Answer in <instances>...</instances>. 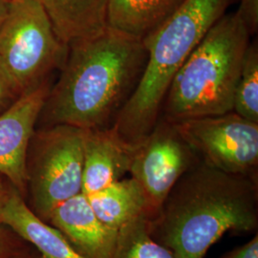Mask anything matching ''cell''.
<instances>
[{"label":"cell","instance_id":"6da1fadb","mask_svg":"<svg viewBox=\"0 0 258 258\" xmlns=\"http://www.w3.org/2000/svg\"><path fill=\"white\" fill-rule=\"evenodd\" d=\"M147 62L142 40L106 27L74 41L51 86L37 123L82 129L112 127L134 92Z\"/></svg>","mask_w":258,"mask_h":258},{"label":"cell","instance_id":"7a4b0ae2","mask_svg":"<svg viewBox=\"0 0 258 258\" xmlns=\"http://www.w3.org/2000/svg\"><path fill=\"white\" fill-rule=\"evenodd\" d=\"M149 235L175 258H205L222 237L256 232L258 180L227 173L200 160L148 218Z\"/></svg>","mask_w":258,"mask_h":258},{"label":"cell","instance_id":"3957f363","mask_svg":"<svg viewBox=\"0 0 258 258\" xmlns=\"http://www.w3.org/2000/svg\"><path fill=\"white\" fill-rule=\"evenodd\" d=\"M231 0H184L154 33L143 39L147 62L128 102L112 128L129 148L154 128L169 85L212 25L226 14Z\"/></svg>","mask_w":258,"mask_h":258},{"label":"cell","instance_id":"277c9868","mask_svg":"<svg viewBox=\"0 0 258 258\" xmlns=\"http://www.w3.org/2000/svg\"><path fill=\"white\" fill-rule=\"evenodd\" d=\"M250 34L239 13L225 14L176 73L160 117L168 122L231 112Z\"/></svg>","mask_w":258,"mask_h":258},{"label":"cell","instance_id":"5b68a950","mask_svg":"<svg viewBox=\"0 0 258 258\" xmlns=\"http://www.w3.org/2000/svg\"><path fill=\"white\" fill-rule=\"evenodd\" d=\"M67 53L68 45L37 0L12 1L0 27V64L21 94L48 82Z\"/></svg>","mask_w":258,"mask_h":258},{"label":"cell","instance_id":"8992f818","mask_svg":"<svg viewBox=\"0 0 258 258\" xmlns=\"http://www.w3.org/2000/svg\"><path fill=\"white\" fill-rule=\"evenodd\" d=\"M83 131L55 124L36 129L31 138L25 202L43 221L59 204L83 192Z\"/></svg>","mask_w":258,"mask_h":258},{"label":"cell","instance_id":"52a82bcc","mask_svg":"<svg viewBox=\"0 0 258 258\" xmlns=\"http://www.w3.org/2000/svg\"><path fill=\"white\" fill-rule=\"evenodd\" d=\"M174 124L204 164L258 180V122L231 111Z\"/></svg>","mask_w":258,"mask_h":258},{"label":"cell","instance_id":"ba28073f","mask_svg":"<svg viewBox=\"0 0 258 258\" xmlns=\"http://www.w3.org/2000/svg\"><path fill=\"white\" fill-rule=\"evenodd\" d=\"M198 161L175 124L161 118L148 136L131 148L128 173L145 194L148 219L156 214L176 183Z\"/></svg>","mask_w":258,"mask_h":258},{"label":"cell","instance_id":"9c48e42d","mask_svg":"<svg viewBox=\"0 0 258 258\" xmlns=\"http://www.w3.org/2000/svg\"><path fill=\"white\" fill-rule=\"evenodd\" d=\"M50 82L21 94L0 114V175L26 198V158L40 112L50 91Z\"/></svg>","mask_w":258,"mask_h":258},{"label":"cell","instance_id":"30bf717a","mask_svg":"<svg viewBox=\"0 0 258 258\" xmlns=\"http://www.w3.org/2000/svg\"><path fill=\"white\" fill-rule=\"evenodd\" d=\"M46 223L60 231L84 258H114L119 231L104 225L81 192L59 204Z\"/></svg>","mask_w":258,"mask_h":258},{"label":"cell","instance_id":"8fae6325","mask_svg":"<svg viewBox=\"0 0 258 258\" xmlns=\"http://www.w3.org/2000/svg\"><path fill=\"white\" fill-rule=\"evenodd\" d=\"M83 194H95L128 173L131 148L114 129H83Z\"/></svg>","mask_w":258,"mask_h":258},{"label":"cell","instance_id":"7c38bea8","mask_svg":"<svg viewBox=\"0 0 258 258\" xmlns=\"http://www.w3.org/2000/svg\"><path fill=\"white\" fill-rule=\"evenodd\" d=\"M0 223L25 240L41 258H84L60 231L30 210L24 198L12 184L0 210Z\"/></svg>","mask_w":258,"mask_h":258},{"label":"cell","instance_id":"4fadbf2b","mask_svg":"<svg viewBox=\"0 0 258 258\" xmlns=\"http://www.w3.org/2000/svg\"><path fill=\"white\" fill-rule=\"evenodd\" d=\"M65 44L102 33L108 0H37Z\"/></svg>","mask_w":258,"mask_h":258},{"label":"cell","instance_id":"5bb4252c","mask_svg":"<svg viewBox=\"0 0 258 258\" xmlns=\"http://www.w3.org/2000/svg\"><path fill=\"white\" fill-rule=\"evenodd\" d=\"M184 0H108L106 27L143 40L169 19Z\"/></svg>","mask_w":258,"mask_h":258},{"label":"cell","instance_id":"9a60e30c","mask_svg":"<svg viewBox=\"0 0 258 258\" xmlns=\"http://www.w3.org/2000/svg\"><path fill=\"white\" fill-rule=\"evenodd\" d=\"M86 196L98 218L117 231L141 214H147L145 194L132 177L122 178Z\"/></svg>","mask_w":258,"mask_h":258},{"label":"cell","instance_id":"2e32d148","mask_svg":"<svg viewBox=\"0 0 258 258\" xmlns=\"http://www.w3.org/2000/svg\"><path fill=\"white\" fill-rule=\"evenodd\" d=\"M114 258H175L148 232V216L141 214L124 225L118 236Z\"/></svg>","mask_w":258,"mask_h":258},{"label":"cell","instance_id":"e0dca14e","mask_svg":"<svg viewBox=\"0 0 258 258\" xmlns=\"http://www.w3.org/2000/svg\"><path fill=\"white\" fill-rule=\"evenodd\" d=\"M233 112L246 120L258 122V44L250 41L244 56L236 84Z\"/></svg>","mask_w":258,"mask_h":258},{"label":"cell","instance_id":"ac0fdd59","mask_svg":"<svg viewBox=\"0 0 258 258\" xmlns=\"http://www.w3.org/2000/svg\"><path fill=\"white\" fill-rule=\"evenodd\" d=\"M34 248L15 231L0 223V258H19L31 252Z\"/></svg>","mask_w":258,"mask_h":258},{"label":"cell","instance_id":"d6986e66","mask_svg":"<svg viewBox=\"0 0 258 258\" xmlns=\"http://www.w3.org/2000/svg\"><path fill=\"white\" fill-rule=\"evenodd\" d=\"M21 93L0 64V114L19 99Z\"/></svg>","mask_w":258,"mask_h":258},{"label":"cell","instance_id":"ffe728a7","mask_svg":"<svg viewBox=\"0 0 258 258\" xmlns=\"http://www.w3.org/2000/svg\"><path fill=\"white\" fill-rule=\"evenodd\" d=\"M237 12L249 29L250 36L255 35L258 29V0H240Z\"/></svg>","mask_w":258,"mask_h":258},{"label":"cell","instance_id":"44dd1931","mask_svg":"<svg viewBox=\"0 0 258 258\" xmlns=\"http://www.w3.org/2000/svg\"><path fill=\"white\" fill-rule=\"evenodd\" d=\"M220 258H258V232L245 244L223 253Z\"/></svg>","mask_w":258,"mask_h":258},{"label":"cell","instance_id":"7402d4cb","mask_svg":"<svg viewBox=\"0 0 258 258\" xmlns=\"http://www.w3.org/2000/svg\"><path fill=\"white\" fill-rule=\"evenodd\" d=\"M12 1L13 0H0V27L8 15Z\"/></svg>","mask_w":258,"mask_h":258},{"label":"cell","instance_id":"603a6c76","mask_svg":"<svg viewBox=\"0 0 258 258\" xmlns=\"http://www.w3.org/2000/svg\"><path fill=\"white\" fill-rule=\"evenodd\" d=\"M10 186H11V184L7 187H5V188H0V210H1L3 204H4L6 198H7V195H8V192H9Z\"/></svg>","mask_w":258,"mask_h":258},{"label":"cell","instance_id":"cb8c5ba5","mask_svg":"<svg viewBox=\"0 0 258 258\" xmlns=\"http://www.w3.org/2000/svg\"><path fill=\"white\" fill-rule=\"evenodd\" d=\"M19 258H41V256L39 255V253L37 252V250L34 249L31 252H29L28 254H26V255Z\"/></svg>","mask_w":258,"mask_h":258},{"label":"cell","instance_id":"d4e9b609","mask_svg":"<svg viewBox=\"0 0 258 258\" xmlns=\"http://www.w3.org/2000/svg\"><path fill=\"white\" fill-rule=\"evenodd\" d=\"M10 183L3 177L2 175H0V188H5L9 185Z\"/></svg>","mask_w":258,"mask_h":258}]
</instances>
